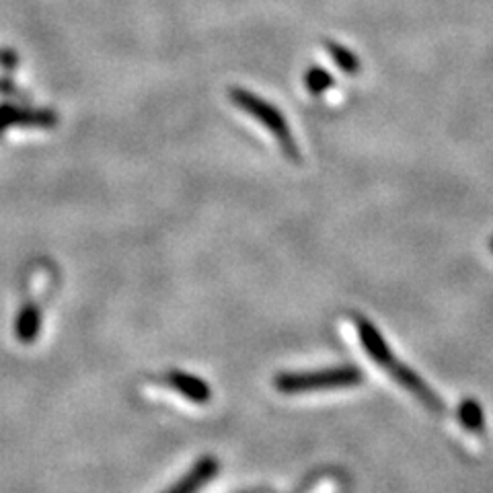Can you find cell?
<instances>
[{
	"instance_id": "obj_1",
	"label": "cell",
	"mask_w": 493,
	"mask_h": 493,
	"mask_svg": "<svg viewBox=\"0 0 493 493\" xmlns=\"http://www.w3.org/2000/svg\"><path fill=\"white\" fill-rule=\"evenodd\" d=\"M358 333H360V339H362V344L366 347L368 356H370L374 362H377L378 366H383L385 370L391 374L393 380H397V383L407 388L409 393L415 395L423 405L432 407V409H440V401L436 395L429 391V387H426L420 380L418 374H413L409 368L403 366L397 358L393 356L391 350H388L385 339L380 337V333L372 327L370 323L364 321V319H358Z\"/></svg>"
},
{
	"instance_id": "obj_2",
	"label": "cell",
	"mask_w": 493,
	"mask_h": 493,
	"mask_svg": "<svg viewBox=\"0 0 493 493\" xmlns=\"http://www.w3.org/2000/svg\"><path fill=\"white\" fill-rule=\"evenodd\" d=\"M362 383V374L353 366L325 368L315 372H288L276 377V388L284 395H301L327 388H347Z\"/></svg>"
},
{
	"instance_id": "obj_3",
	"label": "cell",
	"mask_w": 493,
	"mask_h": 493,
	"mask_svg": "<svg viewBox=\"0 0 493 493\" xmlns=\"http://www.w3.org/2000/svg\"><path fill=\"white\" fill-rule=\"evenodd\" d=\"M231 97L241 109H245L247 114H251L257 122H261L263 126L272 132V134L276 136V140L280 142L282 150L286 152L290 158H298V147H296L294 138H293V134H290L288 123L282 117L280 111L269 106V103L261 101L259 97H255L253 93L242 91V89H233Z\"/></svg>"
},
{
	"instance_id": "obj_4",
	"label": "cell",
	"mask_w": 493,
	"mask_h": 493,
	"mask_svg": "<svg viewBox=\"0 0 493 493\" xmlns=\"http://www.w3.org/2000/svg\"><path fill=\"white\" fill-rule=\"evenodd\" d=\"M217 471H218L217 458H204V461H200L196 467H193L190 473L182 479V481L173 485L166 493H196L204 488L214 475H217Z\"/></svg>"
},
{
	"instance_id": "obj_5",
	"label": "cell",
	"mask_w": 493,
	"mask_h": 493,
	"mask_svg": "<svg viewBox=\"0 0 493 493\" xmlns=\"http://www.w3.org/2000/svg\"><path fill=\"white\" fill-rule=\"evenodd\" d=\"M171 383L177 388V391H182L183 395H187V397L193 401H208V397H210L208 387L198 378L187 377V374H173Z\"/></svg>"
},
{
	"instance_id": "obj_6",
	"label": "cell",
	"mask_w": 493,
	"mask_h": 493,
	"mask_svg": "<svg viewBox=\"0 0 493 493\" xmlns=\"http://www.w3.org/2000/svg\"><path fill=\"white\" fill-rule=\"evenodd\" d=\"M327 52L331 54V58L336 60V64L342 68L345 72H356L358 71V60L356 55H353L347 47H342L337 44H327Z\"/></svg>"
},
{
	"instance_id": "obj_7",
	"label": "cell",
	"mask_w": 493,
	"mask_h": 493,
	"mask_svg": "<svg viewBox=\"0 0 493 493\" xmlns=\"http://www.w3.org/2000/svg\"><path fill=\"white\" fill-rule=\"evenodd\" d=\"M39 329V312L36 307H27L19 319V336L23 339H31L38 336Z\"/></svg>"
},
{
	"instance_id": "obj_8",
	"label": "cell",
	"mask_w": 493,
	"mask_h": 493,
	"mask_svg": "<svg viewBox=\"0 0 493 493\" xmlns=\"http://www.w3.org/2000/svg\"><path fill=\"white\" fill-rule=\"evenodd\" d=\"M307 87L312 93H321L323 89L331 87V76L321 71V68H312V71L307 74Z\"/></svg>"
},
{
	"instance_id": "obj_9",
	"label": "cell",
	"mask_w": 493,
	"mask_h": 493,
	"mask_svg": "<svg viewBox=\"0 0 493 493\" xmlns=\"http://www.w3.org/2000/svg\"><path fill=\"white\" fill-rule=\"evenodd\" d=\"M463 418L471 429H481V413H479V407L473 405V403H469V409H464Z\"/></svg>"
},
{
	"instance_id": "obj_10",
	"label": "cell",
	"mask_w": 493,
	"mask_h": 493,
	"mask_svg": "<svg viewBox=\"0 0 493 493\" xmlns=\"http://www.w3.org/2000/svg\"><path fill=\"white\" fill-rule=\"evenodd\" d=\"M491 251H493V242H491Z\"/></svg>"
}]
</instances>
